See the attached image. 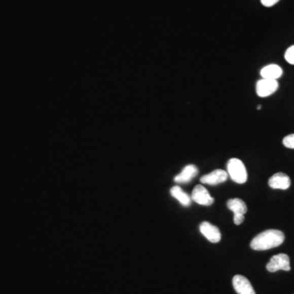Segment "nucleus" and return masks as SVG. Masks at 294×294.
I'll return each mask as SVG.
<instances>
[{"instance_id": "8", "label": "nucleus", "mask_w": 294, "mask_h": 294, "mask_svg": "<svg viewBox=\"0 0 294 294\" xmlns=\"http://www.w3.org/2000/svg\"><path fill=\"white\" fill-rule=\"evenodd\" d=\"M232 284L238 294H256L249 280L243 275L234 276Z\"/></svg>"}, {"instance_id": "4", "label": "nucleus", "mask_w": 294, "mask_h": 294, "mask_svg": "<svg viewBox=\"0 0 294 294\" xmlns=\"http://www.w3.org/2000/svg\"><path fill=\"white\" fill-rule=\"evenodd\" d=\"M279 88L277 80L262 79L256 83V94L260 97H269L275 93Z\"/></svg>"}, {"instance_id": "2", "label": "nucleus", "mask_w": 294, "mask_h": 294, "mask_svg": "<svg viewBox=\"0 0 294 294\" xmlns=\"http://www.w3.org/2000/svg\"><path fill=\"white\" fill-rule=\"evenodd\" d=\"M227 173L231 180L238 184H244L248 179L244 163L236 158L231 159L227 163Z\"/></svg>"}, {"instance_id": "10", "label": "nucleus", "mask_w": 294, "mask_h": 294, "mask_svg": "<svg viewBox=\"0 0 294 294\" xmlns=\"http://www.w3.org/2000/svg\"><path fill=\"white\" fill-rule=\"evenodd\" d=\"M198 172H199V170H198V168L196 165L189 164L183 168L181 173H179L178 175L175 176L174 181L179 183V184H185V183L189 182L194 177H196Z\"/></svg>"}, {"instance_id": "3", "label": "nucleus", "mask_w": 294, "mask_h": 294, "mask_svg": "<svg viewBox=\"0 0 294 294\" xmlns=\"http://www.w3.org/2000/svg\"><path fill=\"white\" fill-rule=\"evenodd\" d=\"M267 269L271 273L280 271V270L289 271L291 270L289 258L288 255L284 253L275 255L271 258L269 263L267 265Z\"/></svg>"}, {"instance_id": "11", "label": "nucleus", "mask_w": 294, "mask_h": 294, "mask_svg": "<svg viewBox=\"0 0 294 294\" xmlns=\"http://www.w3.org/2000/svg\"><path fill=\"white\" fill-rule=\"evenodd\" d=\"M260 74L263 79L277 80L283 75V69L278 65L271 64L261 69Z\"/></svg>"}, {"instance_id": "6", "label": "nucleus", "mask_w": 294, "mask_h": 294, "mask_svg": "<svg viewBox=\"0 0 294 294\" xmlns=\"http://www.w3.org/2000/svg\"><path fill=\"white\" fill-rule=\"evenodd\" d=\"M200 231L208 241L213 244L218 243L222 238L218 228L208 222H204L200 224Z\"/></svg>"}, {"instance_id": "1", "label": "nucleus", "mask_w": 294, "mask_h": 294, "mask_svg": "<svg viewBox=\"0 0 294 294\" xmlns=\"http://www.w3.org/2000/svg\"><path fill=\"white\" fill-rule=\"evenodd\" d=\"M284 241V234L279 230H267L255 236L250 247L256 251L271 249L281 245Z\"/></svg>"}, {"instance_id": "12", "label": "nucleus", "mask_w": 294, "mask_h": 294, "mask_svg": "<svg viewBox=\"0 0 294 294\" xmlns=\"http://www.w3.org/2000/svg\"><path fill=\"white\" fill-rule=\"evenodd\" d=\"M227 207L234 212V215H244L248 211L245 203L240 199H231L228 200Z\"/></svg>"}, {"instance_id": "17", "label": "nucleus", "mask_w": 294, "mask_h": 294, "mask_svg": "<svg viewBox=\"0 0 294 294\" xmlns=\"http://www.w3.org/2000/svg\"><path fill=\"white\" fill-rule=\"evenodd\" d=\"M244 215H234V223H235V225H240L244 222Z\"/></svg>"}, {"instance_id": "13", "label": "nucleus", "mask_w": 294, "mask_h": 294, "mask_svg": "<svg viewBox=\"0 0 294 294\" xmlns=\"http://www.w3.org/2000/svg\"><path fill=\"white\" fill-rule=\"evenodd\" d=\"M170 193L172 197L175 198L181 203V205L188 207L191 204V198L190 197L185 191L181 190V187H172L170 190Z\"/></svg>"}, {"instance_id": "9", "label": "nucleus", "mask_w": 294, "mask_h": 294, "mask_svg": "<svg viewBox=\"0 0 294 294\" xmlns=\"http://www.w3.org/2000/svg\"><path fill=\"white\" fill-rule=\"evenodd\" d=\"M268 184L272 189L287 190L291 185V180L289 176L285 173L278 172L271 176Z\"/></svg>"}, {"instance_id": "14", "label": "nucleus", "mask_w": 294, "mask_h": 294, "mask_svg": "<svg viewBox=\"0 0 294 294\" xmlns=\"http://www.w3.org/2000/svg\"><path fill=\"white\" fill-rule=\"evenodd\" d=\"M284 58L286 61L291 65H294V45L289 47L287 50H286L285 54H284Z\"/></svg>"}, {"instance_id": "15", "label": "nucleus", "mask_w": 294, "mask_h": 294, "mask_svg": "<svg viewBox=\"0 0 294 294\" xmlns=\"http://www.w3.org/2000/svg\"><path fill=\"white\" fill-rule=\"evenodd\" d=\"M284 146L289 149H294V134L288 135L283 140Z\"/></svg>"}, {"instance_id": "16", "label": "nucleus", "mask_w": 294, "mask_h": 294, "mask_svg": "<svg viewBox=\"0 0 294 294\" xmlns=\"http://www.w3.org/2000/svg\"><path fill=\"white\" fill-rule=\"evenodd\" d=\"M279 1V0H261V3H262V5L263 6L270 8V7H272L276 5Z\"/></svg>"}, {"instance_id": "18", "label": "nucleus", "mask_w": 294, "mask_h": 294, "mask_svg": "<svg viewBox=\"0 0 294 294\" xmlns=\"http://www.w3.org/2000/svg\"><path fill=\"white\" fill-rule=\"evenodd\" d=\"M261 108H262V105H259V106H258V109H260Z\"/></svg>"}, {"instance_id": "7", "label": "nucleus", "mask_w": 294, "mask_h": 294, "mask_svg": "<svg viewBox=\"0 0 294 294\" xmlns=\"http://www.w3.org/2000/svg\"><path fill=\"white\" fill-rule=\"evenodd\" d=\"M228 178V173L222 169H216L208 174L204 175L200 178V181L203 184L216 186L220 183L225 182Z\"/></svg>"}, {"instance_id": "5", "label": "nucleus", "mask_w": 294, "mask_h": 294, "mask_svg": "<svg viewBox=\"0 0 294 294\" xmlns=\"http://www.w3.org/2000/svg\"><path fill=\"white\" fill-rule=\"evenodd\" d=\"M191 200L200 205L204 206L212 205L214 202V199L210 196L205 187L202 185H197L194 188L191 194Z\"/></svg>"}]
</instances>
